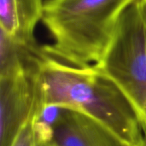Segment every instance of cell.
<instances>
[{
    "label": "cell",
    "mask_w": 146,
    "mask_h": 146,
    "mask_svg": "<svg viewBox=\"0 0 146 146\" xmlns=\"http://www.w3.org/2000/svg\"><path fill=\"white\" fill-rule=\"evenodd\" d=\"M36 146H51L50 145H36Z\"/></svg>",
    "instance_id": "10"
},
{
    "label": "cell",
    "mask_w": 146,
    "mask_h": 146,
    "mask_svg": "<svg viewBox=\"0 0 146 146\" xmlns=\"http://www.w3.org/2000/svg\"><path fill=\"white\" fill-rule=\"evenodd\" d=\"M44 52L11 37L0 29V77L15 75L37 67Z\"/></svg>",
    "instance_id": "7"
},
{
    "label": "cell",
    "mask_w": 146,
    "mask_h": 146,
    "mask_svg": "<svg viewBox=\"0 0 146 146\" xmlns=\"http://www.w3.org/2000/svg\"><path fill=\"white\" fill-rule=\"evenodd\" d=\"M35 111L33 112V115L28 119V121L24 125V127L21 128V130L20 131L19 134L15 138L14 143L11 146H36L35 132H34V125H33Z\"/></svg>",
    "instance_id": "8"
},
{
    "label": "cell",
    "mask_w": 146,
    "mask_h": 146,
    "mask_svg": "<svg viewBox=\"0 0 146 146\" xmlns=\"http://www.w3.org/2000/svg\"><path fill=\"white\" fill-rule=\"evenodd\" d=\"M142 127H143V132H144V139L142 143L139 146H146V123L142 124Z\"/></svg>",
    "instance_id": "9"
},
{
    "label": "cell",
    "mask_w": 146,
    "mask_h": 146,
    "mask_svg": "<svg viewBox=\"0 0 146 146\" xmlns=\"http://www.w3.org/2000/svg\"><path fill=\"white\" fill-rule=\"evenodd\" d=\"M137 0H45L42 21L53 43L42 50L76 67L97 63L120 19Z\"/></svg>",
    "instance_id": "2"
},
{
    "label": "cell",
    "mask_w": 146,
    "mask_h": 146,
    "mask_svg": "<svg viewBox=\"0 0 146 146\" xmlns=\"http://www.w3.org/2000/svg\"><path fill=\"white\" fill-rule=\"evenodd\" d=\"M39 64L15 75L0 77V146L12 145L36 108L42 106Z\"/></svg>",
    "instance_id": "4"
},
{
    "label": "cell",
    "mask_w": 146,
    "mask_h": 146,
    "mask_svg": "<svg viewBox=\"0 0 146 146\" xmlns=\"http://www.w3.org/2000/svg\"><path fill=\"white\" fill-rule=\"evenodd\" d=\"M143 2H144V3H145V5L146 7V0H143Z\"/></svg>",
    "instance_id": "11"
},
{
    "label": "cell",
    "mask_w": 146,
    "mask_h": 146,
    "mask_svg": "<svg viewBox=\"0 0 146 146\" xmlns=\"http://www.w3.org/2000/svg\"><path fill=\"white\" fill-rule=\"evenodd\" d=\"M44 0H0V29L23 44L36 45L33 33L42 21Z\"/></svg>",
    "instance_id": "6"
},
{
    "label": "cell",
    "mask_w": 146,
    "mask_h": 146,
    "mask_svg": "<svg viewBox=\"0 0 146 146\" xmlns=\"http://www.w3.org/2000/svg\"><path fill=\"white\" fill-rule=\"evenodd\" d=\"M40 101L80 111L113 131L130 146H139L144 132L133 105L93 65L76 67L44 54L38 70Z\"/></svg>",
    "instance_id": "1"
},
{
    "label": "cell",
    "mask_w": 146,
    "mask_h": 146,
    "mask_svg": "<svg viewBox=\"0 0 146 146\" xmlns=\"http://www.w3.org/2000/svg\"><path fill=\"white\" fill-rule=\"evenodd\" d=\"M51 146H130L94 118L75 110L62 107L54 126Z\"/></svg>",
    "instance_id": "5"
},
{
    "label": "cell",
    "mask_w": 146,
    "mask_h": 146,
    "mask_svg": "<svg viewBox=\"0 0 146 146\" xmlns=\"http://www.w3.org/2000/svg\"><path fill=\"white\" fill-rule=\"evenodd\" d=\"M128 98L146 123V7L137 0L121 15L100 60L93 65Z\"/></svg>",
    "instance_id": "3"
}]
</instances>
